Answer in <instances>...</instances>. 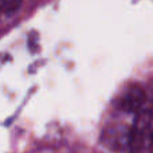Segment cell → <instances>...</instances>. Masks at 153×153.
<instances>
[{
    "label": "cell",
    "mask_w": 153,
    "mask_h": 153,
    "mask_svg": "<svg viewBox=\"0 0 153 153\" xmlns=\"http://www.w3.org/2000/svg\"><path fill=\"white\" fill-rule=\"evenodd\" d=\"M145 91L138 85H130L117 101V108L125 113H136L145 108Z\"/></svg>",
    "instance_id": "1"
},
{
    "label": "cell",
    "mask_w": 153,
    "mask_h": 153,
    "mask_svg": "<svg viewBox=\"0 0 153 153\" xmlns=\"http://www.w3.org/2000/svg\"><path fill=\"white\" fill-rule=\"evenodd\" d=\"M22 0H1V12L8 15L12 13L20 7Z\"/></svg>",
    "instance_id": "2"
},
{
    "label": "cell",
    "mask_w": 153,
    "mask_h": 153,
    "mask_svg": "<svg viewBox=\"0 0 153 153\" xmlns=\"http://www.w3.org/2000/svg\"><path fill=\"white\" fill-rule=\"evenodd\" d=\"M149 153H153V130L149 134Z\"/></svg>",
    "instance_id": "3"
}]
</instances>
